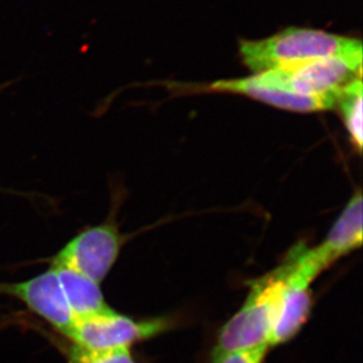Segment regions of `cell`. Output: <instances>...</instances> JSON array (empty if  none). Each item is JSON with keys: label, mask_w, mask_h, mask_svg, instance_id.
Here are the masks:
<instances>
[{"label": "cell", "mask_w": 363, "mask_h": 363, "mask_svg": "<svg viewBox=\"0 0 363 363\" xmlns=\"http://www.w3.org/2000/svg\"><path fill=\"white\" fill-rule=\"evenodd\" d=\"M241 59L254 74L333 55L362 53L360 39L306 28H287L259 40H240Z\"/></svg>", "instance_id": "6da1fadb"}, {"label": "cell", "mask_w": 363, "mask_h": 363, "mask_svg": "<svg viewBox=\"0 0 363 363\" xmlns=\"http://www.w3.org/2000/svg\"><path fill=\"white\" fill-rule=\"evenodd\" d=\"M291 266L288 255L274 271L250 282L246 301L218 336L211 363H220L235 352L268 345Z\"/></svg>", "instance_id": "7a4b0ae2"}, {"label": "cell", "mask_w": 363, "mask_h": 363, "mask_svg": "<svg viewBox=\"0 0 363 363\" xmlns=\"http://www.w3.org/2000/svg\"><path fill=\"white\" fill-rule=\"evenodd\" d=\"M362 77V53L333 55L253 74L259 84L303 96L337 94Z\"/></svg>", "instance_id": "3957f363"}, {"label": "cell", "mask_w": 363, "mask_h": 363, "mask_svg": "<svg viewBox=\"0 0 363 363\" xmlns=\"http://www.w3.org/2000/svg\"><path fill=\"white\" fill-rule=\"evenodd\" d=\"M168 325L167 320L137 321L110 309L96 315L74 320L65 336L71 340L72 345L82 350H123L162 334Z\"/></svg>", "instance_id": "277c9868"}, {"label": "cell", "mask_w": 363, "mask_h": 363, "mask_svg": "<svg viewBox=\"0 0 363 363\" xmlns=\"http://www.w3.org/2000/svg\"><path fill=\"white\" fill-rule=\"evenodd\" d=\"M125 238L113 218L98 226L87 227L62 247L52 264H64L96 284L105 280L117 262Z\"/></svg>", "instance_id": "5b68a950"}, {"label": "cell", "mask_w": 363, "mask_h": 363, "mask_svg": "<svg viewBox=\"0 0 363 363\" xmlns=\"http://www.w3.org/2000/svg\"><path fill=\"white\" fill-rule=\"evenodd\" d=\"M0 295H7L23 302L28 309L66 335L76 318L73 316L58 275L53 268L28 281L0 282Z\"/></svg>", "instance_id": "8992f818"}, {"label": "cell", "mask_w": 363, "mask_h": 363, "mask_svg": "<svg viewBox=\"0 0 363 363\" xmlns=\"http://www.w3.org/2000/svg\"><path fill=\"white\" fill-rule=\"evenodd\" d=\"M362 192L357 189L347 202L325 240L314 248L302 250V259L320 275L336 261L362 246Z\"/></svg>", "instance_id": "52a82bcc"}, {"label": "cell", "mask_w": 363, "mask_h": 363, "mask_svg": "<svg viewBox=\"0 0 363 363\" xmlns=\"http://www.w3.org/2000/svg\"><path fill=\"white\" fill-rule=\"evenodd\" d=\"M291 266L284 284L278 314L272 329L269 347L278 346L293 339L308 319L312 308L311 284L315 280L298 264L296 247L291 253Z\"/></svg>", "instance_id": "ba28073f"}, {"label": "cell", "mask_w": 363, "mask_h": 363, "mask_svg": "<svg viewBox=\"0 0 363 363\" xmlns=\"http://www.w3.org/2000/svg\"><path fill=\"white\" fill-rule=\"evenodd\" d=\"M208 89L216 92L241 94L261 103L268 104L271 106L291 111V112H298V113L332 110L336 106V100L340 94L337 93V94H325V96H303V94L286 92L281 89L262 86L254 79L253 76L237 78V79L218 80L212 82L208 86Z\"/></svg>", "instance_id": "9c48e42d"}, {"label": "cell", "mask_w": 363, "mask_h": 363, "mask_svg": "<svg viewBox=\"0 0 363 363\" xmlns=\"http://www.w3.org/2000/svg\"><path fill=\"white\" fill-rule=\"evenodd\" d=\"M51 267L58 275L66 302L76 319L96 315L112 309L105 301L99 284L64 264H51Z\"/></svg>", "instance_id": "30bf717a"}, {"label": "cell", "mask_w": 363, "mask_h": 363, "mask_svg": "<svg viewBox=\"0 0 363 363\" xmlns=\"http://www.w3.org/2000/svg\"><path fill=\"white\" fill-rule=\"evenodd\" d=\"M335 107L341 114L354 148L361 152L363 144L362 77L352 80L340 91Z\"/></svg>", "instance_id": "8fae6325"}, {"label": "cell", "mask_w": 363, "mask_h": 363, "mask_svg": "<svg viewBox=\"0 0 363 363\" xmlns=\"http://www.w3.org/2000/svg\"><path fill=\"white\" fill-rule=\"evenodd\" d=\"M69 363H137L130 348L112 350H87L71 345L67 350Z\"/></svg>", "instance_id": "7c38bea8"}, {"label": "cell", "mask_w": 363, "mask_h": 363, "mask_svg": "<svg viewBox=\"0 0 363 363\" xmlns=\"http://www.w3.org/2000/svg\"><path fill=\"white\" fill-rule=\"evenodd\" d=\"M268 350V345H262L250 350H240L227 355L220 363H264Z\"/></svg>", "instance_id": "4fadbf2b"}]
</instances>
